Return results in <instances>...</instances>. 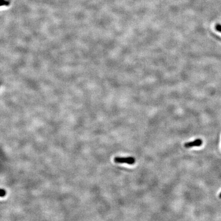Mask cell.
Instances as JSON below:
<instances>
[{
  "label": "cell",
  "instance_id": "6da1fadb",
  "mask_svg": "<svg viewBox=\"0 0 221 221\" xmlns=\"http://www.w3.org/2000/svg\"><path fill=\"white\" fill-rule=\"evenodd\" d=\"M114 162L116 163H126L130 165H133L136 162L135 158L132 157H115Z\"/></svg>",
  "mask_w": 221,
  "mask_h": 221
},
{
  "label": "cell",
  "instance_id": "7a4b0ae2",
  "mask_svg": "<svg viewBox=\"0 0 221 221\" xmlns=\"http://www.w3.org/2000/svg\"><path fill=\"white\" fill-rule=\"evenodd\" d=\"M203 144L202 140L201 139H196L194 141L186 142L184 144V146L186 148H190L193 146H200Z\"/></svg>",
  "mask_w": 221,
  "mask_h": 221
},
{
  "label": "cell",
  "instance_id": "3957f363",
  "mask_svg": "<svg viewBox=\"0 0 221 221\" xmlns=\"http://www.w3.org/2000/svg\"><path fill=\"white\" fill-rule=\"evenodd\" d=\"M6 191H5V190H4V189H1V194H0V196H1V197H4V196H5V195H6Z\"/></svg>",
  "mask_w": 221,
  "mask_h": 221
},
{
  "label": "cell",
  "instance_id": "277c9868",
  "mask_svg": "<svg viewBox=\"0 0 221 221\" xmlns=\"http://www.w3.org/2000/svg\"><path fill=\"white\" fill-rule=\"evenodd\" d=\"M215 29H216V30L219 31V32H221V25L218 24H216V25H215Z\"/></svg>",
  "mask_w": 221,
  "mask_h": 221
},
{
  "label": "cell",
  "instance_id": "5b68a950",
  "mask_svg": "<svg viewBox=\"0 0 221 221\" xmlns=\"http://www.w3.org/2000/svg\"><path fill=\"white\" fill-rule=\"evenodd\" d=\"M219 198H220V199H221V193H219Z\"/></svg>",
  "mask_w": 221,
  "mask_h": 221
}]
</instances>
